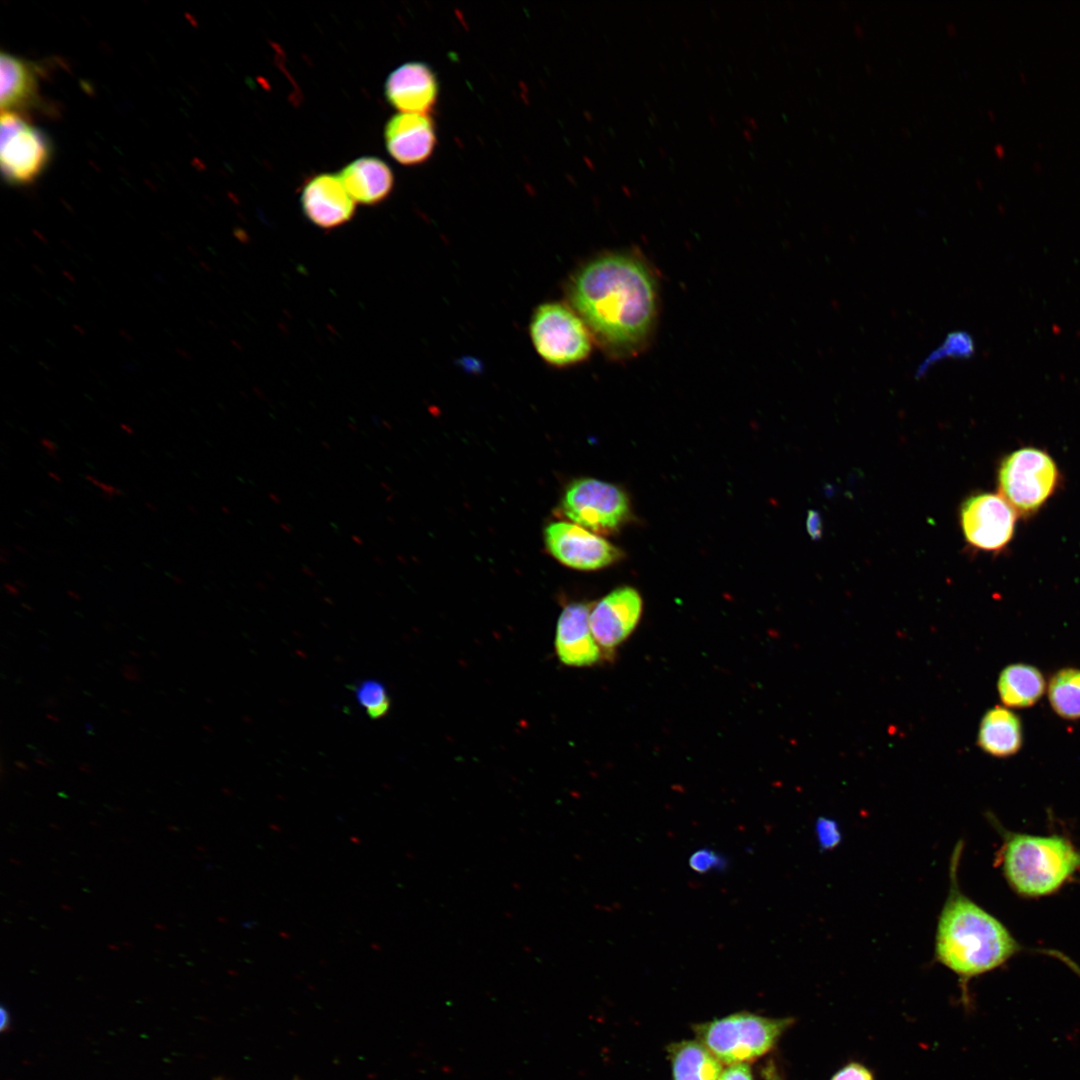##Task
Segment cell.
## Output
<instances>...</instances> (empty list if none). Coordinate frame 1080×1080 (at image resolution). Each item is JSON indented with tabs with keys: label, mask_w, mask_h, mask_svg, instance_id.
Segmentation results:
<instances>
[{
	"label": "cell",
	"mask_w": 1080,
	"mask_h": 1080,
	"mask_svg": "<svg viewBox=\"0 0 1080 1080\" xmlns=\"http://www.w3.org/2000/svg\"><path fill=\"white\" fill-rule=\"evenodd\" d=\"M15 764H16V766H18V767H19L20 769H24V770H27V769H28V765H27V764H25V763H24V762H22V761H16V763H15Z\"/></svg>",
	"instance_id": "ab89813d"
},
{
	"label": "cell",
	"mask_w": 1080,
	"mask_h": 1080,
	"mask_svg": "<svg viewBox=\"0 0 1080 1080\" xmlns=\"http://www.w3.org/2000/svg\"><path fill=\"white\" fill-rule=\"evenodd\" d=\"M792 1022L791 1018H767L740 1012L695 1025L694 1032L699 1042L722 1064L734 1065L753 1061L769 1052Z\"/></svg>",
	"instance_id": "277c9868"
},
{
	"label": "cell",
	"mask_w": 1080,
	"mask_h": 1080,
	"mask_svg": "<svg viewBox=\"0 0 1080 1080\" xmlns=\"http://www.w3.org/2000/svg\"><path fill=\"white\" fill-rule=\"evenodd\" d=\"M304 215L322 229H334L351 220L356 202L339 175L320 173L305 184L300 197Z\"/></svg>",
	"instance_id": "5bb4252c"
},
{
	"label": "cell",
	"mask_w": 1080,
	"mask_h": 1080,
	"mask_svg": "<svg viewBox=\"0 0 1080 1080\" xmlns=\"http://www.w3.org/2000/svg\"><path fill=\"white\" fill-rule=\"evenodd\" d=\"M46 717H47V718H48L49 720L53 721V722H57V723H58V722H60V719H59V718H58L57 716H54V715H52V714H47V715H46Z\"/></svg>",
	"instance_id": "b9f144b4"
},
{
	"label": "cell",
	"mask_w": 1080,
	"mask_h": 1080,
	"mask_svg": "<svg viewBox=\"0 0 1080 1080\" xmlns=\"http://www.w3.org/2000/svg\"><path fill=\"white\" fill-rule=\"evenodd\" d=\"M977 743L982 750L996 757L1015 754L1022 744L1019 718L1003 707L990 709L981 721Z\"/></svg>",
	"instance_id": "ac0fdd59"
},
{
	"label": "cell",
	"mask_w": 1080,
	"mask_h": 1080,
	"mask_svg": "<svg viewBox=\"0 0 1080 1080\" xmlns=\"http://www.w3.org/2000/svg\"><path fill=\"white\" fill-rule=\"evenodd\" d=\"M15 583H16V585H17V586H20V587H26V585L24 584V582H22V581H20V580H16V582H15Z\"/></svg>",
	"instance_id": "c3c4849f"
},
{
	"label": "cell",
	"mask_w": 1080,
	"mask_h": 1080,
	"mask_svg": "<svg viewBox=\"0 0 1080 1080\" xmlns=\"http://www.w3.org/2000/svg\"><path fill=\"white\" fill-rule=\"evenodd\" d=\"M975 352V343L970 334L964 331H957L949 334L944 342L932 351L929 356L920 364L917 368L916 376H922L928 370V367L936 362L947 358H969Z\"/></svg>",
	"instance_id": "603a6c76"
},
{
	"label": "cell",
	"mask_w": 1080,
	"mask_h": 1080,
	"mask_svg": "<svg viewBox=\"0 0 1080 1080\" xmlns=\"http://www.w3.org/2000/svg\"><path fill=\"white\" fill-rule=\"evenodd\" d=\"M998 482L1000 495L1015 512L1030 515L1039 510L1055 491L1058 469L1048 453L1025 447L1003 459Z\"/></svg>",
	"instance_id": "8992f818"
},
{
	"label": "cell",
	"mask_w": 1080,
	"mask_h": 1080,
	"mask_svg": "<svg viewBox=\"0 0 1080 1080\" xmlns=\"http://www.w3.org/2000/svg\"><path fill=\"white\" fill-rule=\"evenodd\" d=\"M146 506H147L148 508H150L151 510H153V511H157V508H156V507H155V506H154L153 504H151V503H149V502H147V503H146Z\"/></svg>",
	"instance_id": "bcb514c9"
},
{
	"label": "cell",
	"mask_w": 1080,
	"mask_h": 1080,
	"mask_svg": "<svg viewBox=\"0 0 1080 1080\" xmlns=\"http://www.w3.org/2000/svg\"><path fill=\"white\" fill-rule=\"evenodd\" d=\"M439 90L436 73L428 64L418 61L395 68L384 86L388 103L399 113L426 115L436 106Z\"/></svg>",
	"instance_id": "8fae6325"
},
{
	"label": "cell",
	"mask_w": 1080,
	"mask_h": 1080,
	"mask_svg": "<svg viewBox=\"0 0 1080 1080\" xmlns=\"http://www.w3.org/2000/svg\"><path fill=\"white\" fill-rule=\"evenodd\" d=\"M120 427H121V429H122V430H124V431H125V432H126L127 434H129V435H133V432H134V431H133V429H132V427H131L130 425H128V424H125V423H121V424H120Z\"/></svg>",
	"instance_id": "8d00e7d4"
},
{
	"label": "cell",
	"mask_w": 1080,
	"mask_h": 1080,
	"mask_svg": "<svg viewBox=\"0 0 1080 1080\" xmlns=\"http://www.w3.org/2000/svg\"><path fill=\"white\" fill-rule=\"evenodd\" d=\"M529 332L539 356L557 368L587 359L594 343L586 324L568 302L539 305L531 317Z\"/></svg>",
	"instance_id": "5b68a950"
},
{
	"label": "cell",
	"mask_w": 1080,
	"mask_h": 1080,
	"mask_svg": "<svg viewBox=\"0 0 1080 1080\" xmlns=\"http://www.w3.org/2000/svg\"><path fill=\"white\" fill-rule=\"evenodd\" d=\"M561 510L574 524L601 535L616 533L631 516L628 497L620 488L592 478L569 485Z\"/></svg>",
	"instance_id": "ba28073f"
},
{
	"label": "cell",
	"mask_w": 1080,
	"mask_h": 1080,
	"mask_svg": "<svg viewBox=\"0 0 1080 1080\" xmlns=\"http://www.w3.org/2000/svg\"><path fill=\"white\" fill-rule=\"evenodd\" d=\"M807 529L810 536L814 539L821 535V522L818 514L814 511H810L807 518Z\"/></svg>",
	"instance_id": "f1b7e54d"
},
{
	"label": "cell",
	"mask_w": 1080,
	"mask_h": 1080,
	"mask_svg": "<svg viewBox=\"0 0 1080 1080\" xmlns=\"http://www.w3.org/2000/svg\"><path fill=\"white\" fill-rule=\"evenodd\" d=\"M3 586L9 595L14 597L19 595V588L17 585L11 583H4Z\"/></svg>",
	"instance_id": "d6a6232c"
},
{
	"label": "cell",
	"mask_w": 1080,
	"mask_h": 1080,
	"mask_svg": "<svg viewBox=\"0 0 1080 1080\" xmlns=\"http://www.w3.org/2000/svg\"><path fill=\"white\" fill-rule=\"evenodd\" d=\"M40 445L50 457L57 459L58 447L53 440L43 437L40 439Z\"/></svg>",
	"instance_id": "f546056e"
},
{
	"label": "cell",
	"mask_w": 1080,
	"mask_h": 1080,
	"mask_svg": "<svg viewBox=\"0 0 1080 1080\" xmlns=\"http://www.w3.org/2000/svg\"><path fill=\"white\" fill-rule=\"evenodd\" d=\"M42 760H43V759H41V758H35V762H36V763H38V764H41V765H43V766H46V763H45V762H43Z\"/></svg>",
	"instance_id": "7dc6e473"
},
{
	"label": "cell",
	"mask_w": 1080,
	"mask_h": 1080,
	"mask_svg": "<svg viewBox=\"0 0 1080 1080\" xmlns=\"http://www.w3.org/2000/svg\"><path fill=\"white\" fill-rule=\"evenodd\" d=\"M590 612L588 604L571 603L559 615L554 644L559 660L567 666H591L601 658L590 627Z\"/></svg>",
	"instance_id": "9a60e30c"
},
{
	"label": "cell",
	"mask_w": 1080,
	"mask_h": 1080,
	"mask_svg": "<svg viewBox=\"0 0 1080 1080\" xmlns=\"http://www.w3.org/2000/svg\"><path fill=\"white\" fill-rule=\"evenodd\" d=\"M1025 950L994 916L953 890L941 913L936 957L962 978L989 972Z\"/></svg>",
	"instance_id": "7a4b0ae2"
},
{
	"label": "cell",
	"mask_w": 1080,
	"mask_h": 1080,
	"mask_svg": "<svg viewBox=\"0 0 1080 1080\" xmlns=\"http://www.w3.org/2000/svg\"><path fill=\"white\" fill-rule=\"evenodd\" d=\"M130 654L137 658L140 657V654L138 652L130 651Z\"/></svg>",
	"instance_id": "681fc988"
},
{
	"label": "cell",
	"mask_w": 1080,
	"mask_h": 1080,
	"mask_svg": "<svg viewBox=\"0 0 1080 1080\" xmlns=\"http://www.w3.org/2000/svg\"><path fill=\"white\" fill-rule=\"evenodd\" d=\"M32 268H33V269H34L35 271H37V273H39V274H41V275H43V274H44V271H43V269H42L41 267H39L38 265H36V264H32Z\"/></svg>",
	"instance_id": "7bdbcfd3"
},
{
	"label": "cell",
	"mask_w": 1080,
	"mask_h": 1080,
	"mask_svg": "<svg viewBox=\"0 0 1080 1080\" xmlns=\"http://www.w3.org/2000/svg\"><path fill=\"white\" fill-rule=\"evenodd\" d=\"M718 1080H753L751 1070L746 1063L730 1065L722 1071Z\"/></svg>",
	"instance_id": "4316f807"
},
{
	"label": "cell",
	"mask_w": 1080,
	"mask_h": 1080,
	"mask_svg": "<svg viewBox=\"0 0 1080 1080\" xmlns=\"http://www.w3.org/2000/svg\"><path fill=\"white\" fill-rule=\"evenodd\" d=\"M118 332H119V334H120V335H121V336H122L123 338H125V339H126L127 341H133L132 335H131L130 333H128V332H127L126 330H124V329L120 328V329L118 330Z\"/></svg>",
	"instance_id": "e575fe53"
},
{
	"label": "cell",
	"mask_w": 1080,
	"mask_h": 1080,
	"mask_svg": "<svg viewBox=\"0 0 1080 1080\" xmlns=\"http://www.w3.org/2000/svg\"><path fill=\"white\" fill-rule=\"evenodd\" d=\"M763 1074L765 1080H783L772 1063L766 1065Z\"/></svg>",
	"instance_id": "1f68e13d"
},
{
	"label": "cell",
	"mask_w": 1080,
	"mask_h": 1080,
	"mask_svg": "<svg viewBox=\"0 0 1080 1080\" xmlns=\"http://www.w3.org/2000/svg\"><path fill=\"white\" fill-rule=\"evenodd\" d=\"M817 837L822 848H832L840 841V831L832 820L820 818L816 825Z\"/></svg>",
	"instance_id": "d4e9b609"
},
{
	"label": "cell",
	"mask_w": 1080,
	"mask_h": 1080,
	"mask_svg": "<svg viewBox=\"0 0 1080 1080\" xmlns=\"http://www.w3.org/2000/svg\"><path fill=\"white\" fill-rule=\"evenodd\" d=\"M1048 696L1054 711L1062 718H1080V670L1065 668L1050 679Z\"/></svg>",
	"instance_id": "44dd1931"
},
{
	"label": "cell",
	"mask_w": 1080,
	"mask_h": 1080,
	"mask_svg": "<svg viewBox=\"0 0 1080 1080\" xmlns=\"http://www.w3.org/2000/svg\"><path fill=\"white\" fill-rule=\"evenodd\" d=\"M830 1080H874L871 1071L858 1062H851L838 1070Z\"/></svg>",
	"instance_id": "484cf974"
},
{
	"label": "cell",
	"mask_w": 1080,
	"mask_h": 1080,
	"mask_svg": "<svg viewBox=\"0 0 1080 1080\" xmlns=\"http://www.w3.org/2000/svg\"><path fill=\"white\" fill-rule=\"evenodd\" d=\"M21 606H22L23 608H25V610H27V611H29V612H32V611H33V608H32V607H31L30 605L26 604V603H22V604H21Z\"/></svg>",
	"instance_id": "f6af8a7d"
},
{
	"label": "cell",
	"mask_w": 1080,
	"mask_h": 1080,
	"mask_svg": "<svg viewBox=\"0 0 1080 1080\" xmlns=\"http://www.w3.org/2000/svg\"><path fill=\"white\" fill-rule=\"evenodd\" d=\"M122 713L126 715H131L130 711L126 709H122Z\"/></svg>",
	"instance_id": "f907efd6"
},
{
	"label": "cell",
	"mask_w": 1080,
	"mask_h": 1080,
	"mask_svg": "<svg viewBox=\"0 0 1080 1080\" xmlns=\"http://www.w3.org/2000/svg\"><path fill=\"white\" fill-rule=\"evenodd\" d=\"M1015 522V510L1000 494H975L960 508L964 538L979 550L992 552L1005 547L1013 536Z\"/></svg>",
	"instance_id": "9c48e42d"
},
{
	"label": "cell",
	"mask_w": 1080,
	"mask_h": 1080,
	"mask_svg": "<svg viewBox=\"0 0 1080 1080\" xmlns=\"http://www.w3.org/2000/svg\"><path fill=\"white\" fill-rule=\"evenodd\" d=\"M674 1080H718L722 1063L699 1041H681L668 1048Z\"/></svg>",
	"instance_id": "d6986e66"
},
{
	"label": "cell",
	"mask_w": 1080,
	"mask_h": 1080,
	"mask_svg": "<svg viewBox=\"0 0 1080 1080\" xmlns=\"http://www.w3.org/2000/svg\"><path fill=\"white\" fill-rule=\"evenodd\" d=\"M358 703L372 720L383 718L389 711L391 700L384 684L366 679L352 685Z\"/></svg>",
	"instance_id": "7402d4cb"
},
{
	"label": "cell",
	"mask_w": 1080,
	"mask_h": 1080,
	"mask_svg": "<svg viewBox=\"0 0 1080 1080\" xmlns=\"http://www.w3.org/2000/svg\"><path fill=\"white\" fill-rule=\"evenodd\" d=\"M689 866L697 873H706L714 868H722L725 866V861L715 851L702 848L691 855Z\"/></svg>",
	"instance_id": "cb8c5ba5"
},
{
	"label": "cell",
	"mask_w": 1080,
	"mask_h": 1080,
	"mask_svg": "<svg viewBox=\"0 0 1080 1080\" xmlns=\"http://www.w3.org/2000/svg\"><path fill=\"white\" fill-rule=\"evenodd\" d=\"M384 141L396 162L405 166L420 165L435 151L436 126L430 115L397 113L385 124Z\"/></svg>",
	"instance_id": "4fadbf2b"
},
{
	"label": "cell",
	"mask_w": 1080,
	"mask_h": 1080,
	"mask_svg": "<svg viewBox=\"0 0 1080 1080\" xmlns=\"http://www.w3.org/2000/svg\"><path fill=\"white\" fill-rule=\"evenodd\" d=\"M544 538L551 555L573 569L596 570L623 557L620 549L574 523H551L545 529Z\"/></svg>",
	"instance_id": "30bf717a"
},
{
	"label": "cell",
	"mask_w": 1080,
	"mask_h": 1080,
	"mask_svg": "<svg viewBox=\"0 0 1080 1080\" xmlns=\"http://www.w3.org/2000/svg\"><path fill=\"white\" fill-rule=\"evenodd\" d=\"M122 675L124 678L132 682L140 680V674L138 672V669L135 665L132 664H125L122 667Z\"/></svg>",
	"instance_id": "4dcf8cb0"
},
{
	"label": "cell",
	"mask_w": 1080,
	"mask_h": 1080,
	"mask_svg": "<svg viewBox=\"0 0 1080 1080\" xmlns=\"http://www.w3.org/2000/svg\"><path fill=\"white\" fill-rule=\"evenodd\" d=\"M355 202L375 205L384 201L394 187L389 165L374 156H364L348 163L338 174Z\"/></svg>",
	"instance_id": "2e32d148"
},
{
	"label": "cell",
	"mask_w": 1080,
	"mask_h": 1080,
	"mask_svg": "<svg viewBox=\"0 0 1080 1080\" xmlns=\"http://www.w3.org/2000/svg\"><path fill=\"white\" fill-rule=\"evenodd\" d=\"M566 295L608 356L628 358L648 344L658 295L654 275L640 258L624 253L595 257L571 275Z\"/></svg>",
	"instance_id": "6da1fadb"
},
{
	"label": "cell",
	"mask_w": 1080,
	"mask_h": 1080,
	"mask_svg": "<svg viewBox=\"0 0 1080 1080\" xmlns=\"http://www.w3.org/2000/svg\"><path fill=\"white\" fill-rule=\"evenodd\" d=\"M171 578L173 579V581H174V582H176V583H177V584H179V585H182V584L184 583L183 579H181V578H180L179 576H177V575H173V576H172Z\"/></svg>",
	"instance_id": "60d3db41"
},
{
	"label": "cell",
	"mask_w": 1080,
	"mask_h": 1080,
	"mask_svg": "<svg viewBox=\"0 0 1080 1080\" xmlns=\"http://www.w3.org/2000/svg\"><path fill=\"white\" fill-rule=\"evenodd\" d=\"M73 328H74V329H75L76 331H78L79 333H81L82 335H85V334H86V332H85V331H84V330L82 329V327H81V326H79V325H77V324H74V325H73Z\"/></svg>",
	"instance_id": "ee69618b"
},
{
	"label": "cell",
	"mask_w": 1080,
	"mask_h": 1080,
	"mask_svg": "<svg viewBox=\"0 0 1080 1080\" xmlns=\"http://www.w3.org/2000/svg\"><path fill=\"white\" fill-rule=\"evenodd\" d=\"M0 559H1V563H2L3 565H6V564H8V563H9V559H10V552H9V550H8V549H6L5 547H2V548H1V558H0Z\"/></svg>",
	"instance_id": "836d02e7"
},
{
	"label": "cell",
	"mask_w": 1080,
	"mask_h": 1080,
	"mask_svg": "<svg viewBox=\"0 0 1080 1080\" xmlns=\"http://www.w3.org/2000/svg\"><path fill=\"white\" fill-rule=\"evenodd\" d=\"M48 475H49V476H50L51 478H53V479H54V480H55L56 482H58V483H61L62 479H61V477H60V476L58 475V473H56V472H53V471H49V472H48Z\"/></svg>",
	"instance_id": "74e56055"
},
{
	"label": "cell",
	"mask_w": 1080,
	"mask_h": 1080,
	"mask_svg": "<svg viewBox=\"0 0 1080 1080\" xmlns=\"http://www.w3.org/2000/svg\"><path fill=\"white\" fill-rule=\"evenodd\" d=\"M39 72L36 64L10 53H1L0 104L2 111L19 112L37 104Z\"/></svg>",
	"instance_id": "e0dca14e"
},
{
	"label": "cell",
	"mask_w": 1080,
	"mask_h": 1080,
	"mask_svg": "<svg viewBox=\"0 0 1080 1080\" xmlns=\"http://www.w3.org/2000/svg\"><path fill=\"white\" fill-rule=\"evenodd\" d=\"M1001 866L1008 884L1019 895L1047 896L1080 869V850L1058 835L1006 832Z\"/></svg>",
	"instance_id": "3957f363"
},
{
	"label": "cell",
	"mask_w": 1080,
	"mask_h": 1080,
	"mask_svg": "<svg viewBox=\"0 0 1080 1080\" xmlns=\"http://www.w3.org/2000/svg\"><path fill=\"white\" fill-rule=\"evenodd\" d=\"M86 478L101 491L102 497L106 500H112L114 497L122 495V491L119 488L109 483L103 482L92 475H87Z\"/></svg>",
	"instance_id": "83f0119b"
},
{
	"label": "cell",
	"mask_w": 1080,
	"mask_h": 1080,
	"mask_svg": "<svg viewBox=\"0 0 1080 1080\" xmlns=\"http://www.w3.org/2000/svg\"><path fill=\"white\" fill-rule=\"evenodd\" d=\"M52 157L48 136L18 112L2 111L0 163L3 178L12 185L34 182Z\"/></svg>",
	"instance_id": "52a82bcc"
},
{
	"label": "cell",
	"mask_w": 1080,
	"mask_h": 1080,
	"mask_svg": "<svg viewBox=\"0 0 1080 1080\" xmlns=\"http://www.w3.org/2000/svg\"><path fill=\"white\" fill-rule=\"evenodd\" d=\"M642 600L631 587L618 588L596 603L590 612V627L597 644L611 650L623 642L636 627Z\"/></svg>",
	"instance_id": "7c38bea8"
},
{
	"label": "cell",
	"mask_w": 1080,
	"mask_h": 1080,
	"mask_svg": "<svg viewBox=\"0 0 1080 1080\" xmlns=\"http://www.w3.org/2000/svg\"><path fill=\"white\" fill-rule=\"evenodd\" d=\"M67 594L75 600L81 599V596L75 591L68 590Z\"/></svg>",
	"instance_id": "f35d334b"
},
{
	"label": "cell",
	"mask_w": 1080,
	"mask_h": 1080,
	"mask_svg": "<svg viewBox=\"0 0 1080 1080\" xmlns=\"http://www.w3.org/2000/svg\"><path fill=\"white\" fill-rule=\"evenodd\" d=\"M1045 681L1034 666L1012 664L999 676L998 691L1002 702L1010 707L1024 708L1035 704L1043 695Z\"/></svg>",
	"instance_id": "ffe728a7"
},
{
	"label": "cell",
	"mask_w": 1080,
	"mask_h": 1080,
	"mask_svg": "<svg viewBox=\"0 0 1080 1080\" xmlns=\"http://www.w3.org/2000/svg\"><path fill=\"white\" fill-rule=\"evenodd\" d=\"M62 274H63V276H65V277H66V278H67V279H68V280H69L70 282H73V283H75V282H76V278L74 277V275H73V274H72L71 272H69V271H67V270H63V271H62Z\"/></svg>",
	"instance_id": "d590c367"
}]
</instances>
